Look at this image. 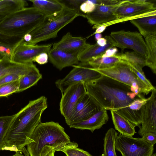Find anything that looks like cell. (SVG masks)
Here are the masks:
<instances>
[{"label":"cell","instance_id":"obj_9","mask_svg":"<svg viewBox=\"0 0 156 156\" xmlns=\"http://www.w3.org/2000/svg\"><path fill=\"white\" fill-rule=\"evenodd\" d=\"M73 69L63 78L57 80L55 82L56 87L62 94L70 86L79 83L88 82L96 80L102 76L94 70L87 63L79 62L72 66Z\"/></svg>","mask_w":156,"mask_h":156},{"label":"cell","instance_id":"obj_42","mask_svg":"<svg viewBox=\"0 0 156 156\" xmlns=\"http://www.w3.org/2000/svg\"><path fill=\"white\" fill-rule=\"evenodd\" d=\"M55 152L52 147L46 146L42 148L40 156H54Z\"/></svg>","mask_w":156,"mask_h":156},{"label":"cell","instance_id":"obj_29","mask_svg":"<svg viewBox=\"0 0 156 156\" xmlns=\"http://www.w3.org/2000/svg\"><path fill=\"white\" fill-rule=\"evenodd\" d=\"M118 135V133L114 129L110 128L108 130L104 138L103 154L102 156H117L115 142Z\"/></svg>","mask_w":156,"mask_h":156},{"label":"cell","instance_id":"obj_1","mask_svg":"<svg viewBox=\"0 0 156 156\" xmlns=\"http://www.w3.org/2000/svg\"><path fill=\"white\" fill-rule=\"evenodd\" d=\"M48 107L47 99L42 96L29 103L17 113L4 138L3 150L29 154L25 146L30 143V137L41 122V115Z\"/></svg>","mask_w":156,"mask_h":156},{"label":"cell","instance_id":"obj_17","mask_svg":"<svg viewBox=\"0 0 156 156\" xmlns=\"http://www.w3.org/2000/svg\"><path fill=\"white\" fill-rule=\"evenodd\" d=\"M48 54L51 62L60 70L67 67L77 65L80 62L77 54L52 48Z\"/></svg>","mask_w":156,"mask_h":156},{"label":"cell","instance_id":"obj_21","mask_svg":"<svg viewBox=\"0 0 156 156\" xmlns=\"http://www.w3.org/2000/svg\"><path fill=\"white\" fill-rule=\"evenodd\" d=\"M107 41L106 44L101 47L97 43L93 45L90 44L78 55L79 62L86 63L90 60L101 57L108 49L115 47V42L109 35L105 37Z\"/></svg>","mask_w":156,"mask_h":156},{"label":"cell","instance_id":"obj_36","mask_svg":"<svg viewBox=\"0 0 156 156\" xmlns=\"http://www.w3.org/2000/svg\"><path fill=\"white\" fill-rule=\"evenodd\" d=\"M95 7L96 5L93 3L91 0H84L80 6V10L86 16V14L94 11Z\"/></svg>","mask_w":156,"mask_h":156},{"label":"cell","instance_id":"obj_24","mask_svg":"<svg viewBox=\"0 0 156 156\" xmlns=\"http://www.w3.org/2000/svg\"><path fill=\"white\" fill-rule=\"evenodd\" d=\"M28 5L23 0H0V23L12 13Z\"/></svg>","mask_w":156,"mask_h":156},{"label":"cell","instance_id":"obj_10","mask_svg":"<svg viewBox=\"0 0 156 156\" xmlns=\"http://www.w3.org/2000/svg\"><path fill=\"white\" fill-rule=\"evenodd\" d=\"M115 42V47L123 51L130 49L134 51L147 57L145 41L139 33L122 30L111 32L109 35Z\"/></svg>","mask_w":156,"mask_h":156},{"label":"cell","instance_id":"obj_15","mask_svg":"<svg viewBox=\"0 0 156 156\" xmlns=\"http://www.w3.org/2000/svg\"><path fill=\"white\" fill-rule=\"evenodd\" d=\"M115 5L106 6L96 5L92 12L86 14L88 22L94 26H97L114 21L117 19L115 10L123 2Z\"/></svg>","mask_w":156,"mask_h":156},{"label":"cell","instance_id":"obj_19","mask_svg":"<svg viewBox=\"0 0 156 156\" xmlns=\"http://www.w3.org/2000/svg\"><path fill=\"white\" fill-rule=\"evenodd\" d=\"M37 68L33 63L20 64L13 62L9 58L0 56V78L7 74L18 73L26 75Z\"/></svg>","mask_w":156,"mask_h":156},{"label":"cell","instance_id":"obj_12","mask_svg":"<svg viewBox=\"0 0 156 156\" xmlns=\"http://www.w3.org/2000/svg\"><path fill=\"white\" fill-rule=\"evenodd\" d=\"M53 43L44 45H31L22 43L14 49L12 61L20 64H28L34 62L35 58L39 54L48 53L53 45Z\"/></svg>","mask_w":156,"mask_h":156},{"label":"cell","instance_id":"obj_40","mask_svg":"<svg viewBox=\"0 0 156 156\" xmlns=\"http://www.w3.org/2000/svg\"><path fill=\"white\" fill-rule=\"evenodd\" d=\"M141 138L154 146L156 143V133H147L144 135Z\"/></svg>","mask_w":156,"mask_h":156},{"label":"cell","instance_id":"obj_6","mask_svg":"<svg viewBox=\"0 0 156 156\" xmlns=\"http://www.w3.org/2000/svg\"><path fill=\"white\" fill-rule=\"evenodd\" d=\"M93 69L103 75L130 86L131 91L140 99H145V95L152 90L139 78L130 66L125 61L110 68Z\"/></svg>","mask_w":156,"mask_h":156},{"label":"cell","instance_id":"obj_33","mask_svg":"<svg viewBox=\"0 0 156 156\" xmlns=\"http://www.w3.org/2000/svg\"><path fill=\"white\" fill-rule=\"evenodd\" d=\"M19 80L0 85V97H5L18 92Z\"/></svg>","mask_w":156,"mask_h":156},{"label":"cell","instance_id":"obj_8","mask_svg":"<svg viewBox=\"0 0 156 156\" xmlns=\"http://www.w3.org/2000/svg\"><path fill=\"white\" fill-rule=\"evenodd\" d=\"M115 150L122 156H151L154 146L140 138L120 133L115 140Z\"/></svg>","mask_w":156,"mask_h":156},{"label":"cell","instance_id":"obj_7","mask_svg":"<svg viewBox=\"0 0 156 156\" xmlns=\"http://www.w3.org/2000/svg\"><path fill=\"white\" fill-rule=\"evenodd\" d=\"M155 10V4L149 1L123 0L115 10L117 19L102 25L107 27L114 23L130 20L147 15Z\"/></svg>","mask_w":156,"mask_h":156},{"label":"cell","instance_id":"obj_41","mask_svg":"<svg viewBox=\"0 0 156 156\" xmlns=\"http://www.w3.org/2000/svg\"><path fill=\"white\" fill-rule=\"evenodd\" d=\"M48 56L47 53H42L38 55L35 58L34 62H36L40 65H43L48 62Z\"/></svg>","mask_w":156,"mask_h":156},{"label":"cell","instance_id":"obj_22","mask_svg":"<svg viewBox=\"0 0 156 156\" xmlns=\"http://www.w3.org/2000/svg\"><path fill=\"white\" fill-rule=\"evenodd\" d=\"M33 7L37 9L45 16H49L61 12L65 7L59 0H29Z\"/></svg>","mask_w":156,"mask_h":156},{"label":"cell","instance_id":"obj_47","mask_svg":"<svg viewBox=\"0 0 156 156\" xmlns=\"http://www.w3.org/2000/svg\"><path fill=\"white\" fill-rule=\"evenodd\" d=\"M102 34L100 33H96L95 34V39L98 41V39L101 38L102 37Z\"/></svg>","mask_w":156,"mask_h":156},{"label":"cell","instance_id":"obj_5","mask_svg":"<svg viewBox=\"0 0 156 156\" xmlns=\"http://www.w3.org/2000/svg\"><path fill=\"white\" fill-rule=\"evenodd\" d=\"M79 16L74 11L65 6L60 12L45 16L42 22L30 33L32 36L31 41L24 42L34 45L40 42L54 38L62 28Z\"/></svg>","mask_w":156,"mask_h":156},{"label":"cell","instance_id":"obj_18","mask_svg":"<svg viewBox=\"0 0 156 156\" xmlns=\"http://www.w3.org/2000/svg\"><path fill=\"white\" fill-rule=\"evenodd\" d=\"M106 111L101 108L87 119L73 123L69 126L76 129L88 130L93 133L94 130L101 128L108 122V116Z\"/></svg>","mask_w":156,"mask_h":156},{"label":"cell","instance_id":"obj_35","mask_svg":"<svg viewBox=\"0 0 156 156\" xmlns=\"http://www.w3.org/2000/svg\"><path fill=\"white\" fill-rule=\"evenodd\" d=\"M128 63L131 66L133 71L136 74L139 78L147 87L152 90L156 89L155 87L152 85L150 81L146 78L144 72L142 70V69L136 68L134 66Z\"/></svg>","mask_w":156,"mask_h":156},{"label":"cell","instance_id":"obj_48","mask_svg":"<svg viewBox=\"0 0 156 156\" xmlns=\"http://www.w3.org/2000/svg\"><path fill=\"white\" fill-rule=\"evenodd\" d=\"M10 156H25L19 152H16V153L14 155Z\"/></svg>","mask_w":156,"mask_h":156},{"label":"cell","instance_id":"obj_26","mask_svg":"<svg viewBox=\"0 0 156 156\" xmlns=\"http://www.w3.org/2000/svg\"><path fill=\"white\" fill-rule=\"evenodd\" d=\"M117 55L113 57H101L91 59L87 63L92 68L95 69H102L110 68L118 64L124 62Z\"/></svg>","mask_w":156,"mask_h":156},{"label":"cell","instance_id":"obj_37","mask_svg":"<svg viewBox=\"0 0 156 156\" xmlns=\"http://www.w3.org/2000/svg\"><path fill=\"white\" fill-rule=\"evenodd\" d=\"M23 75H24L18 73H11L6 75L0 78V85L19 80Z\"/></svg>","mask_w":156,"mask_h":156},{"label":"cell","instance_id":"obj_13","mask_svg":"<svg viewBox=\"0 0 156 156\" xmlns=\"http://www.w3.org/2000/svg\"><path fill=\"white\" fill-rule=\"evenodd\" d=\"M100 108L86 93L73 110L68 119L65 120L69 126L85 120L98 112Z\"/></svg>","mask_w":156,"mask_h":156},{"label":"cell","instance_id":"obj_44","mask_svg":"<svg viewBox=\"0 0 156 156\" xmlns=\"http://www.w3.org/2000/svg\"><path fill=\"white\" fill-rule=\"evenodd\" d=\"M97 43L100 46H104L107 43V40L105 38H101L97 41Z\"/></svg>","mask_w":156,"mask_h":156},{"label":"cell","instance_id":"obj_45","mask_svg":"<svg viewBox=\"0 0 156 156\" xmlns=\"http://www.w3.org/2000/svg\"><path fill=\"white\" fill-rule=\"evenodd\" d=\"M106 27L104 25L100 26L96 28V30L94 34L96 33H101L103 32L106 29Z\"/></svg>","mask_w":156,"mask_h":156},{"label":"cell","instance_id":"obj_46","mask_svg":"<svg viewBox=\"0 0 156 156\" xmlns=\"http://www.w3.org/2000/svg\"><path fill=\"white\" fill-rule=\"evenodd\" d=\"M23 39L24 42H29L31 40L32 36L30 33L24 35Z\"/></svg>","mask_w":156,"mask_h":156},{"label":"cell","instance_id":"obj_34","mask_svg":"<svg viewBox=\"0 0 156 156\" xmlns=\"http://www.w3.org/2000/svg\"><path fill=\"white\" fill-rule=\"evenodd\" d=\"M84 0H59L65 6L70 9L76 12L79 16L86 18L80 10V6Z\"/></svg>","mask_w":156,"mask_h":156},{"label":"cell","instance_id":"obj_14","mask_svg":"<svg viewBox=\"0 0 156 156\" xmlns=\"http://www.w3.org/2000/svg\"><path fill=\"white\" fill-rule=\"evenodd\" d=\"M156 89L152 90L150 97L145 104L142 126H140L138 133L142 136L148 133H156Z\"/></svg>","mask_w":156,"mask_h":156},{"label":"cell","instance_id":"obj_28","mask_svg":"<svg viewBox=\"0 0 156 156\" xmlns=\"http://www.w3.org/2000/svg\"><path fill=\"white\" fill-rule=\"evenodd\" d=\"M42 78V75L37 68L22 76L19 80L18 92L23 91L36 84Z\"/></svg>","mask_w":156,"mask_h":156},{"label":"cell","instance_id":"obj_11","mask_svg":"<svg viewBox=\"0 0 156 156\" xmlns=\"http://www.w3.org/2000/svg\"><path fill=\"white\" fill-rule=\"evenodd\" d=\"M86 93L85 83H79L70 86L62 94L60 110L65 120L68 119L75 107Z\"/></svg>","mask_w":156,"mask_h":156},{"label":"cell","instance_id":"obj_25","mask_svg":"<svg viewBox=\"0 0 156 156\" xmlns=\"http://www.w3.org/2000/svg\"><path fill=\"white\" fill-rule=\"evenodd\" d=\"M144 37L147 49V66L156 74V35H149Z\"/></svg>","mask_w":156,"mask_h":156},{"label":"cell","instance_id":"obj_23","mask_svg":"<svg viewBox=\"0 0 156 156\" xmlns=\"http://www.w3.org/2000/svg\"><path fill=\"white\" fill-rule=\"evenodd\" d=\"M111 112L114 127L120 134L133 136L136 133L135 126L130 122L115 111Z\"/></svg>","mask_w":156,"mask_h":156},{"label":"cell","instance_id":"obj_4","mask_svg":"<svg viewBox=\"0 0 156 156\" xmlns=\"http://www.w3.org/2000/svg\"><path fill=\"white\" fill-rule=\"evenodd\" d=\"M44 15L36 8L25 7L12 13L0 23V32L13 36L24 37L37 27Z\"/></svg>","mask_w":156,"mask_h":156},{"label":"cell","instance_id":"obj_3","mask_svg":"<svg viewBox=\"0 0 156 156\" xmlns=\"http://www.w3.org/2000/svg\"><path fill=\"white\" fill-rule=\"evenodd\" d=\"M27 151L30 156H40L43 147H52L55 151H61L71 142L64 129L58 122H40L30 138Z\"/></svg>","mask_w":156,"mask_h":156},{"label":"cell","instance_id":"obj_31","mask_svg":"<svg viewBox=\"0 0 156 156\" xmlns=\"http://www.w3.org/2000/svg\"><path fill=\"white\" fill-rule=\"evenodd\" d=\"M24 42L23 37L9 35L0 32V44L15 48Z\"/></svg>","mask_w":156,"mask_h":156},{"label":"cell","instance_id":"obj_20","mask_svg":"<svg viewBox=\"0 0 156 156\" xmlns=\"http://www.w3.org/2000/svg\"><path fill=\"white\" fill-rule=\"evenodd\" d=\"M131 23L136 27L144 37L156 35V10L145 16L132 19Z\"/></svg>","mask_w":156,"mask_h":156},{"label":"cell","instance_id":"obj_2","mask_svg":"<svg viewBox=\"0 0 156 156\" xmlns=\"http://www.w3.org/2000/svg\"><path fill=\"white\" fill-rule=\"evenodd\" d=\"M85 85L87 93L100 108L115 111L127 119L128 112L126 108L138 98L130 86L103 75Z\"/></svg>","mask_w":156,"mask_h":156},{"label":"cell","instance_id":"obj_32","mask_svg":"<svg viewBox=\"0 0 156 156\" xmlns=\"http://www.w3.org/2000/svg\"><path fill=\"white\" fill-rule=\"evenodd\" d=\"M77 143L71 142L62 151L66 156H93L88 152L78 147Z\"/></svg>","mask_w":156,"mask_h":156},{"label":"cell","instance_id":"obj_43","mask_svg":"<svg viewBox=\"0 0 156 156\" xmlns=\"http://www.w3.org/2000/svg\"><path fill=\"white\" fill-rule=\"evenodd\" d=\"M118 50L115 47H113L107 49L101 57H113L117 53Z\"/></svg>","mask_w":156,"mask_h":156},{"label":"cell","instance_id":"obj_39","mask_svg":"<svg viewBox=\"0 0 156 156\" xmlns=\"http://www.w3.org/2000/svg\"><path fill=\"white\" fill-rule=\"evenodd\" d=\"M91 2L95 5L110 6L119 3L122 0H92Z\"/></svg>","mask_w":156,"mask_h":156},{"label":"cell","instance_id":"obj_16","mask_svg":"<svg viewBox=\"0 0 156 156\" xmlns=\"http://www.w3.org/2000/svg\"><path fill=\"white\" fill-rule=\"evenodd\" d=\"M86 40V38L80 37H74L68 32L60 41L53 44L52 48L78 54L90 45Z\"/></svg>","mask_w":156,"mask_h":156},{"label":"cell","instance_id":"obj_30","mask_svg":"<svg viewBox=\"0 0 156 156\" xmlns=\"http://www.w3.org/2000/svg\"><path fill=\"white\" fill-rule=\"evenodd\" d=\"M15 116V114L0 116V152L3 150L4 138Z\"/></svg>","mask_w":156,"mask_h":156},{"label":"cell","instance_id":"obj_27","mask_svg":"<svg viewBox=\"0 0 156 156\" xmlns=\"http://www.w3.org/2000/svg\"><path fill=\"white\" fill-rule=\"evenodd\" d=\"M117 55L122 60L136 68L142 69L144 67L147 66V57L134 51L121 52L117 53Z\"/></svg>","mask_w":156,"mask_h":156},{"label":"cell","instance_id":"obj_38","mask_svg":"<svg viewBox=\"0 0 156 156\" xmlns=\"http://www.w3.org/2000/svg\"><path fill=\"white\" fill-rule=\"evenodd\" d=\"M14 48L0 44V55L8 57L12 60V53Z\"/></svg>","mask_w":156,"mask_h":156}]
</instances>
